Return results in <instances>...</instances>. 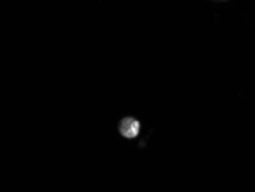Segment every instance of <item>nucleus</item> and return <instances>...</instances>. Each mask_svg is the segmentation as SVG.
Instances as JSON below:
<instances>
[{"label":"nucleus","mask_w":255,"mask_h":192,"mask_svg":"<svg viewBox=\"0 0 255 192\" xmlns=\"http://www.w3.org/2000/svg\"><path fill=\"white\" fill-rule=\"evenodd\" d=\"M140 129V123L133 118H126L120 124V133L126 138H134L138 136Z\"/></svg>","instance_id":"f257e3e1"}]
</instances>
